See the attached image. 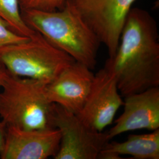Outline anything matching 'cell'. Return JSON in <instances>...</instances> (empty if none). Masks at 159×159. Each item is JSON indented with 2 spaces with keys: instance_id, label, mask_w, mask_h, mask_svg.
I'll use <instances>...</instances> for the list:
<instances>
[{
  "instance_id": "6da1fadb",
  "label": "cell",
  "mask_w": 159,
  "mask_h": 159,
  "mask_svg": "<svg viewBox=\"0 0 159 159\" xmlns=\"http://www.w3.org/2000/svg\"><path fill=\"white\" fill-rule=\"evenodd\" d=\"M104 67L115 75L123 97L159 87L158 29L148 11L131 8L116 52Z\"/></svg>"
},
{
  "instance_id": "7a4b0ae2",
  "label": "cell",
  "mask_w": 159,
  "mask_h": 159,
  "mask_svg": "<svg viewBox=\"0 0 159 159\" xmlns=\"http://www.w3.org/2000/svg\"><path fill=\"white\" fill-rule=\"evenodd\" d=\"M23 21L53 46L91 70L97 63L101 43L74 6L67 0L62 9L54 11L21 10Z\"/></svg>"
},
{
  "instance_id": "3957f363",
  "label": "cell",
  "mask_w": 159,
  "mask_h": 159,
  "mask_svg": "<svg viewBox=\"0 0 159 159\" xmlns=\"http://www.w3.org/2000/svg\"><path fill=\"white\" fill-rule=\"evenodd\" d=\"M46 85L37 80L12 74L1 65V121L6 125L26 130L55 129L51 125L54 103L47 96Z\"/></svg>"
},
{
  "instance_id": "277c9868",
  "label": "cell",
  "mask_w": 159,
  "mask_h": 159,
  "mask_svg": "<svg viewBox=\"0 0 159 159\" xmlns=\"http://www.w3.org/2000/svg\"><path fill=\"white\" fill-rule=\"evenodd\" d=\"M75 61L37 31L24 42L0 47V64L9 72L46 84Z\"/></svg>"
},
{
  "instance_id": "5b68a950",
  "label": "cell",
  "mask_w": 159,
  "mask_h": 159,
  "mask_svg": "<svg viewBox=\"0 0 159 159\" xmlns=\"http://www.w3.org/2000/svg\"><path fill=\"white\" fill-rule=\"evenodd\" d=\"M51 125L60 131L61 139L55 159H97L106 143V133L84 123L76 114L53 105Z\"/></svg>"
},
{
  "instance_id": "8992f818",
  "label": "cell",
  "mask_w": 159,
  "mask_h": 159,
  "mask_svg": "<svg viewBox=\"0 0 159 159\" xmlns=\"http://www.w3.org/2000/svg\"><path fill=\"white\" fill-rule=\"evenodd\" d=\"M136 0H72L77 10L106 46L108 57L115 54L125 18Z\"/></svg>"
},
{
  "instance_id": "52a82bcc",
  "label": "cell",
  "mask_w": 159,
  "mask_h": 159,
  "mask_svg": "<svg viewBox=\"0 0 159 159\" xmlns=\"http://www.w3.org/2000/svg\"><path fill=\"white\" fill-rule=\"evenodd\" d=\"M123 102L115 75L104 67L94 75L85 104L77 115L94 130L102 131L112 123Z\"/></svg>"
},
{
  "instance_id": "ba28073f",
  "label": "cell",
  "mask_w": 159,
  "mask_h": 159,
  "mask_svg": "<svg viewBox=\"0 0 159 159\" xmlns=\"http://www.w3.org/2000/svg\"><path fill=\"white\" fill-rule=\"evenodd\" d=\"M61 139L57 129L26 130L7 125L1 159H46L56 156Z\"/></svg>"
},
{
  "instance_id": "9c48e42d",
  "label": "cell",
  "mask_w": 159,
  "mask_h": 159,
  "mask_svg": "<svg viewBox=\"0 0 159 159\" xmlns=\"http://www.w3.org/2000/svg\"><path fill=\"white\" fill-rule=\"evenodd\" d=\"M94 77L90 68L75 61L46 85L48 99L77 114L85 104Z\"/></svg>"
},
{
  "instance_id": "30bf717a",
  "label": "cell",
  "mask_w": 159,
  "mask_h": 159,
  "mask_svg": "<svg viewBox=\"0 0 159 159\" xmlns=\"http://www.w3.org/2000/svg\"><path fill=\"white\" fill-rule=\"evenodd\" d=\"M124 111L108 132V140L130 131L159 129V87L125 97Z\"/></svg>"
},
{
  "instance_id": "8fae6325",
  "label": "cell",
  "mask_w": 159,
  "mask_h": 159,
  "mask_svg": "<svg viewBox=\"0 0 159 159\" xmlns=\"http://www.w3.org/2000/svg\"><path fill=\"white\" fill-rule=\"evenodd\" d=\"M120 155L135 159H159V129L150 133L130 134L123 142H108L98 159H119Z\"/></svg>"
},
{
  "instance_id": "7c38bea8",
  "label": "cell",
  "mask_w": 159,
  "mask_h": 159,
  "mask_svg": "<svg viewBox=\"0 0 159 159\" xmlns=\"http://www.w3.org/2000/svg\"><path fill=\"white\" fill-rule=\"evenodd\" d=\"M0 17L22 36L30 38L36 32L23 21L18 0H0Z\"/></svg>"
},
{
  "instance_id": "4fadbf2b",
  "label": "cell",
  "mask_w": 159,
  "mask_h": 159,
  "mask_svg": "<svg viewBox=\"0 0 159 159\" xmlns=\"http://www.w3.org/2000/svg\"><path fill=\"white\" fill-rule=\"evenodd\" d=\"M20 10L54 11L62 9L67 0H18Z\"/></svg>"
},
{
  "instance_id": "5bb4252c",
  "label": "cell",
  "mask_w": 159,
  "mask_h": 159,
  "mask_svg": "<svg viewBox=\"0 0 159 159\" xmlns=\"http://www.w3.org/2000/svg\"><path fill=\"white\" fill-rule=\"evenodd\" d=\"M29 39L17 34L5 20L0 17V47L23 43Z\"/></svg>"
},
{
  "instance_id": "9a60e30c",
  "label": "cell",
  "mask_w": 159,
  "mask_h": 159,
  "mask_svg": "<svg viewBox=\"0 0 159 159\" xmlns=\"http://www.w3.org/2000/svg\"><path fill=\"white\" fill-rule=\"evenodd\" d=\"M6 127L7 125L6 124L2 121L1 120L0 121V156L4 148Z\"/></svg>"
},
{
  "instance_id": "2e32d148",
  "label": "cell",
  "mask_w": 159,
  "mask_h": 159,
  "mask_svg": "<svg viewBox=\"0 0 159 159\" xmlns=\"http://www.w3.org/2000/svg\"><path fill=\"white\" fill-rule=\"evenodd\" d=\"M1 65L0 64V89H1Z\"/></svg>"
}]
</instances>
